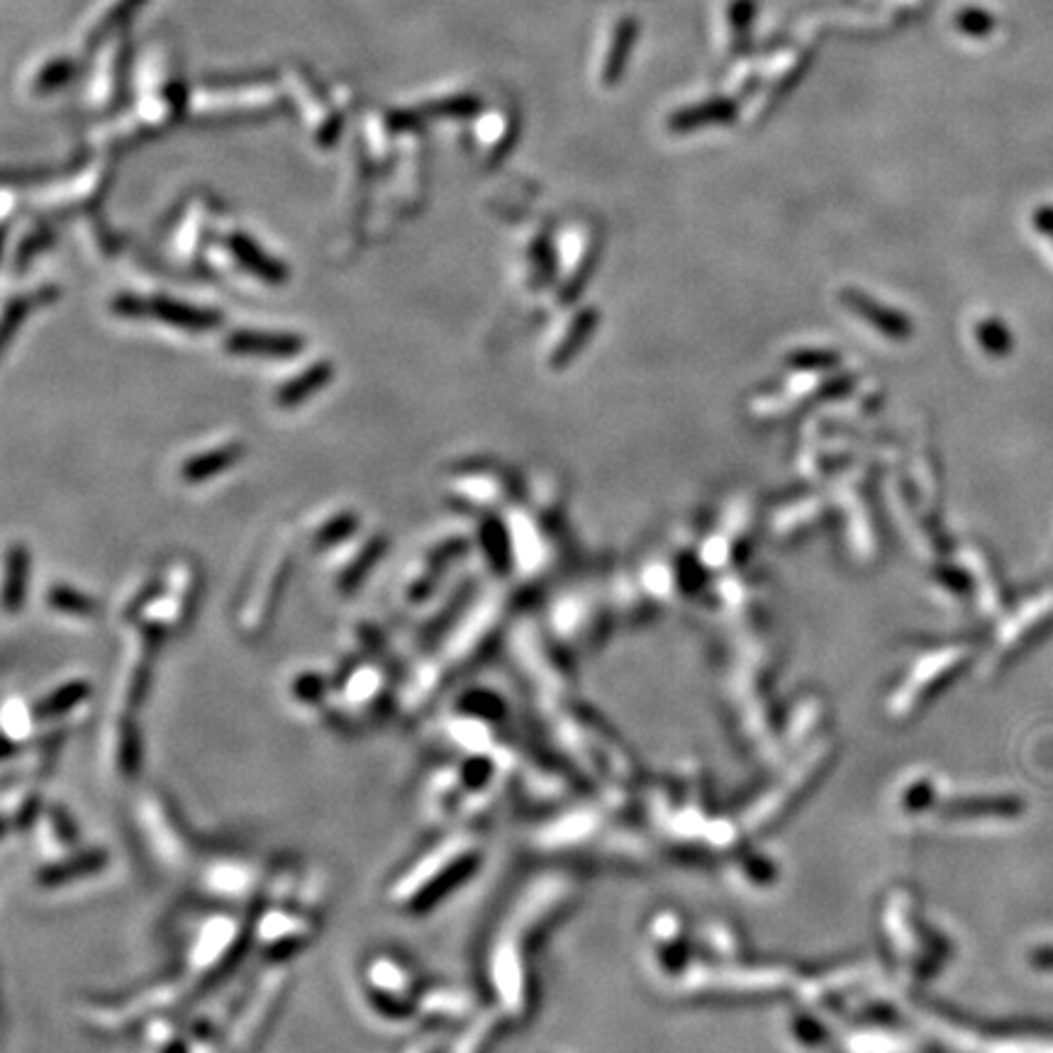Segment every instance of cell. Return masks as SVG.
<instances>
[{"label": "cell", "instance_id": "1", "mask_svg": "<svg viewBox=\"0 0 1053 1053\" xmlns=\"http://www.w3.org/2000/svg\"><path fill=\"white\" fill-rule=\"evenodd\" d=\"M479 841L473 835H451L418 856L388 883V902L406 912L432 910L451 890L467 880L479 863Z\"/></svg>", "mask_w": 1053, "mask_h": 1053}, {"label": "cell", "instance_id": "2", "mask_svg": "<svg viewBox=\"0 0 1053 1053\" xmlns=\"http://www.w3.org/2000/svg\"><path fill=\"white\" fill-rule=\"evenodd\" d=\"M359 998L364 1010L378 1024L406 1026L415 1018L420 1020V973L412 961L396 951H374L359 969Z\"/></svg>", "mask_w": 1053, "mask_h": 1053}, {"label": "cell", "instance_id": "3", "mask_svg": "<svg viewBox=\"0 0 1053 1053\" xmlns=\"http://www.w3.org/2000/svg\"><path fill=\"white\" fill-rule=\"evenodd\" d=\"M134 827L140 829L142 844L162 871L181 873L198 861L188 827L162 793L144 790L140 795L134 802Z\"/></svg>", "mask_w": 1053, "mask_h": 1053}, {"label": "cell", "instance_id": "4", "mask_svg": "<svg viewBox=\"0 0 1053 1053\" xmlns=\"http://www.w3.org/2000/svg\"><path fill=\"white\" fill-rule=\"evenodd\" d=\"M244 939H247V929L237 920V914H213L188 939L183 978L195 990L203 983H213L239 959Z\"/></svg>", "mask_w": 1053, "mask_h": 1053}, {"label": "cell", "instance_id": "5", "mask_svg": "<svg viewBox=\"0 0 1053 1053\" xmlns=\"http://www.w3.org/2000/svg\"><path fill=\"white\" fill-rule=\"evenodd\" d=\"M288 990V971L280 963H274L259 983L254 985L249 998L242 1002L239 1012L235 1014L229 1026V1049L235 1053H249L256 1044L262 1042L264 1034L272 1026L280 1002L286 998Z\"/></svg>", "mask_w": 1053, "mask_h": 1053}, {"label": "cell", "instance_id": "6", "mask_svg": "<svg viewBox=\"0 0 1053 1053\" xmlns=\"http://www.w3.org/2000/svg\"><path fill=\"white\" fill-rule=\"evenodd\" d=\"M317 932V912L303 902L296 910L284 908V904H274L259 914V920L252 927V939L266 957H272L274 963L278 959L290 957L305 944H310Z\"/></svg>", "mask_w": 1053, "mask_h": 1053}, {"label": "cell", "instance_id": "7", "mask_svg": "<svg viewBox=\"0 0 1053 1053\" xmlns=\"http://www.w3.org/2000/svg\"><path fill=\"white\" fill-rule=\"evenodd\" d=\"M272 876L274 866L264 868L252 859H242V856H219V859L207 861L201 868L198 886L213 900H227L237 904L256 900V896L266 898Z\"/></svg>", "mask_w": 1053, "mask_h": 1053}, {"label": "cell", "instance_id": "8", "mask_svg": "<svg viewBox=\"0 0 1053 1053\" xmlns=\"http://www.w3.org/2000/svg\"><path fill=\"white\" fill-rule=\"evenodd\" d=\"M113 310L122 317H156V320L183 329H213L223 320L215 310L193 308V305L168 298L142 300L134 296H120L113 303Z\"/></svg>", "mask_w": 1053, "mask_h": 1053}, {"label": "cell", "instance_id": "9", "mask_svg": "<svg viewBox=\"0 0 1053 1053\" xmlns=\"http://www.w3.org/2000/svg\"><path fill=\"white\" fill-rule=\"evenodd\" d=\"M305 341L296 335L284 333H252L239 329L225 339V349L237 357H262V359H293L303 351Z\"/></svg>", "mask_w": 1053, "mask_h": 1053}, {"label": "cell", "instance_id": "10", "mask_svg": "<svg viewBox=\"0 0 1053 1053\" xmlns=\"http://www.w3.org/2000/svg\"><path fill=\"white\" fill-rule=\"evenodd\" d=\"M76 837L79 831L73 827L71 817L64 810H44L37 815V856L47 863H54L59 859L76 853Z\"/></svg>", "mask_w": 1053, "mask_h": 1053}, {"label": "cell", "instance_id": "11", "mask_svg": "<svg viewBox=\"0 0 1053 1053\" xmlns=\"http://www.w3.org/2000/svg\"><path fill=\"white\" fill-rule=\"evenodd\" d=\"M229 247L235 252L237 262L244 268H249L256 278L266 280V284H284V280H288V268L278 259H272L259 244H254L247 235H242V232H237V235L229 239Z\"/></svg>", "mask_w": 1053, "mask_h": 1053}, {"label": "cell", "instance_id": "12", "mask_svg": "<svg viewBox=\"0 0 1053 1053\" xmlns=\"http://www.w3.org/2000/svg\"><path fill=\"white\" fill-rule=\"evenodd\" d=\"M333 378H335V366L329 361H317L310 366V369H305L300 376L290 378V381L280 386L276 402L280 408L300 406V402L313 398L315 393H320Z\"/></svg>", "mask_w": 1053, "mask_h": 1053}, {"label": "cell", "instance_id": "13", "mask_svg": "<svg viewBox=\"0 0 1053 1053\" xmlns=\"http://www.w3.org/2000/svg\"><path fill=\"white\" fill-rule=\"evenodd\" d=\"M89 697H91L89 681H69L64 685H59V688L49 691L42 701H37L34 715L37 719L54 722L59 717L73 713V709L83 707Z\"/></svg>", "mask_w": 1053, "mask_h": 1053}, {"label": "cell", "instance_id": "14", "mask_svg": "<svg viewBox=\"0 0 1053 1053\" xmlns=\"http://www.w3.org/2000/svg\"><path fill=\"white\" fill-rule=\"evenodd\" d=\"M242 457H244L242 444H229V447H223V449H213V451H207V454L188 459L186 463H183L181 473L188 483H201V481L213 479V476L225 473L229 467H235V463Z\"/></svg>", "mask_w": 1053, "mask_h": 1053}, {"label": "cell", "instance_id": "15", "mask_svg": "<svg viewBox=\"0 0 1053 1053\" xmlns=\"http://www.w3.org/2000/svg\"><path fill=\"white\" fill-rule=\"evenodd\" d=\"M28 575H30V556L24 546H12L8 554V571H6V610L18 612L24 603V593H28Z\"/></svg>", "mask_w": 1053, "mask_h": 1053}, {"label": "cell", "instance_id": "16", "mask_svg": "<svg viewBox=\"0 0 1053 1053\" xmlns=\"http://www.w3.org/2000/svg\"><path fill=\"white\" fill-rule=\"evenodd\" d=\"M47 603L57 612H67V615H81V617L91 615V612L95 610L93 600L89 595L73 591V587L69 585H54L47 595Z\"/></svg>", "mask_w": 1053, "mask_h": 1053}, {"label": "cell", "instance_id": "17", "mask_svg": "<svg viewBox=\"0 0 1053 1053\" xmlns=\"http://www.w3.org/2000/svg\"><path fill=\"white\" fill-rule=\"evenodd\" d=\"M632 42H634V22H632V20H624V22L620 24V30H617V34H615V42H612V49H610V54H607L605 83H615V81H617L620 71H622V67H624V61H627Z\"/></svg>", "mask_w": 1053, "mask_h": 1053}, {"label": "cell", "instance_id": "18", "mask_svg": "<svg viewBox=\"0 0 1053 1053\" xmlns=\"http://www.w3.org/2000/svg\"><path fill=\"white\" fill-rule=\"evenodd\" d=\"M384 551H386L384 539H374V542L366 544L361 556L354 561V566H349L345 579H341V587H345V591H354V587L364 581V575L369 573V569H374V563L384 556Z\"/></svg>", "mask_w": 1053, "mask_h": 1053}, {"label": "cell", "instance_id": "19", "mask_svg": "<svg viewBox=\"0 0 1053 1053\" xmlns=\"http://www.w3.org/2000/svg\"><path fill=\"white\" fill-rule=\"evenodd\" d=\"M357 526H359V518L357 515H339L337 520L333 522H327L320 534H317V544H320V549H327V546H333L337 542H341V539H347L351 536L354 532H357Z\"/></svg>", "mask_w": 1053, "mask_h": 1053}]
</instances>
